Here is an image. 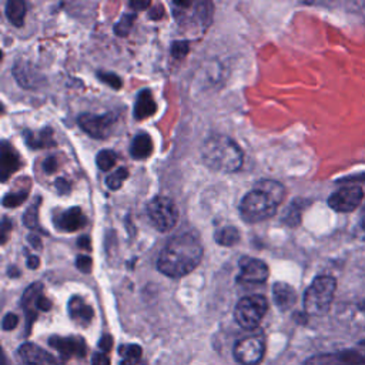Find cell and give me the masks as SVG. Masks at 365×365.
Segmentation results:
<instances>
[{
  "mask_svg": "<svg viewBox=\"0 0 365 365\" xmlns=\"http://www.w3.org/2000/svg\"><path fill=\"white\" fill-rule=\"evenodd\" d=\"M202 258V245L191 234L170 240L158 255L157 268L167 277L180 278L190 274Z\"/></svg>",
  "mask_w": 365,
  "mask_h": 365,
  "instance_id": "6da1fadb",
  "label": "cell"
},
{
  "mask_svg": "<svg viewBox=\"0 0 365 365\" xmlns=\"http://www.w3.org/2000/svg\"><path fill=\"white\" fill-rule=\"evenodd\" d=\"M284 195L285 190L279 182L272 180L259 181L242 197L240 202V214L247 222L268 220L277 212Z\"/></svg>",
  "mask_w": 365,
  "mask_h": 365,
  "instance_id": "7a4b0ae2",
  "label": "cell"
},
{
  "mask_svg": "<svg viewBox=\"0 0 365 365\" xmlns=\"http://www.w3.org/2000/svg\"><path fill=\"white\" fill-rule=\"evenodd\" d=\"M201 157L207 167L221 173H235L242 165V151L240 145L227 135H211L201 147Z\"/></svg>",
  "mask_w": 365,
  "mask_h": 365,
  "instance_id": "3957f363",
  "label": "cell"
},
{
  "mask_svg": "<svg viewBox=\"0 0 365 365\" xmlns=\"http://www.w3.org/2000/svg\"><path fill=\"white\" fill-rule=\"evenodd\" d=\"M336 289V281L331 275L317 277L304 294V309L309 315H324L328 312L334 294Z\"/></svg>",
  "mask_w": 365,
  "mask_h": 365,
  "instance_id": "277c9868",
  "label": "cell"
},
{
  "mask_svg": "<svg viewBox=\"0 0 365 365\" xmlns=\"http://www.w3.org/2000/svg\"><path fill=\"white\" fill-rule=\"evenodd\" d=\"M267 309L268 301L264 295H248L237 302L234 308V318L244 329H254L262 321Z\"/></svg>",
  "mask_w": 365,
  "mask_h": 365,
  "instance_id": "5b68a950",
  "label": "cell"
},
{
  "mask_svg": "<svg viewBox=\"0 0 365 365\" xmlns=\"http://www.w3.org/2000/svg\"><path fill=\"white\" fill-rule=\"evenodd\" d=\"M147 215L150 222L161 232L171 231L178 222V208L175 202L167 197H154L147 204Z\"/></svg>",
  "mask_w": 365,
  "mask_h": 365,
  "instance_id": "8992f818",
  "label": "cell"
},
{
  "mask_svg": "<svg viewBox=\"0 0 365 365\" xmlns=\"http://www.w3.org/2000/svg\"><path fill=\"white\" fill-rule=\"evenodd\" d=\"M234 358L241 365H258L265 354V345L259 335L240 339L232 349Z\"/></svg>",
  "mask_w": 365,
  "mask_h": 365,
  "instance_id": "52a82bcc",
  "label": "cell"
},
{
  "mask_svg": "<svg viewBox=\"0 0 365 365\" xmlns=\"http://www.w3.org/2000/svg\"><path fill=\"white\" fill-rule=\"evenodd\" d=\"M19 365H63L60 359L36 344L26 342L16 352Z\"/></svg>",
  "mask_w": 365,
  "mask_h": 365,
  "instance_id": "ba28073f",
  "label": "cell"
},
{
  "mask_svg": "<svg viewBox=\"0 0 365 365\" xmlns=\"http://www.w3.org/2000/svg\"><path fill=\"white\" fill-rule=\"evenodd\" d=\"M364 197V192L356 185L342 187L338 191L332 192L328 198V205L336 212H349L358 208Z\"/></svg>",
  "mask_w": 365,
  "mask_h": 365,
  "instance_id": "9c48e42d",
  "label": "cell"
},
{
  "mask_svg": "<svg viewBox=\"0 0 365 365\" xmlns=\"http://www.w3.org/2000/svg\"><path fill=\"white\" fill-rule=\"evenodd\" d=\"M238 282L241 284H262L268 278V267L264 261L251 257H242L240 259Z\"/></svg>",
  "mask_w": 365,
  "mask_h": 365,
  "instance_id": "30bf717a",
  "label": "cell"
},
{
  "mask_svg": "<svg viewBox=\"0 0 365 365\" xmlns=\"http://www.w3.org/2000/svg\"><path fill=\"white\" fill-rule=\"evenodd\" d=\"M115 117L113 114H81L78 117V124L88 135L94 138H106L114 125Z\"/></svg>",
  "mask_w": 365,
  "mask_h": 365,
  "instance_id": "8fae6325",
  "label": "cell"
},
{
  "mask_svg": "<svg viewBox=\"0 0 365 365\" xmlns=\"http://www.w3.org/2000/svg\"><path fill=\"white\" fill-rule=\"evenodd\" d=\"M305 365H365V352L342 351L318 355L308 359Z\"/></svg>",
  "mask_w": 365,
  "mask_h": 365,
  "instance_id": "7c38bea8",
  "label": "cell"
},
{
  "mask_svg": "<svg viewBox=\"0 0 365 365\" xmlns=\"http://www.w3.org/2000/svg\"><path fill=\"white\" fill-rule=\"evenodd\" d=\"M51 348H54L63 358H83L86 355V344L78 336H51L48 339Z\"/></svg>",
  "mask_w": 365,
  "mask_h": 365,
  "instance_id": "4fadbf2b",
  "label": "cell"
},
{
  "mask_svg": "<svg viewBox=\"0 0 365 365\" xmlns=\"http://www.w3.org/2000/svg\"><path fill=\"white\" fill-rule=\"evenodd\" d=\"M54 224L63 231H76L87 224V218L80 207H71L54 218Z\"/></svg>",
  "mask_w": 365,
  "mask_h": 365,
  "instance_id": "5bb4252c",
  "label": "cell"
},
{
  "mask_svg": "<svg viewBox=\"0 0 365 365\" xmlns=\"http://www.w3.org/2000/svg\"><path fill=\"white\" fill-rule=\"evenodd\" d=\"M68 315L73 321H76L80 325H88L93 319V308L81 298V297H73L67 304Z\"/></svg>",
  "mask_w": 365,
  "mask_h": 365,
  "instance_id": "9a60e30c",
  "label": "cell"
},
{
  "mask_svg": "<svg viewBox=\"0 0 365 365\" xmlns=\"http://www.w3.org/2000/svg\"><path fill=\"white\" fill-rule=\"evenodd\" d=\"M272 297H274L275 305L281 311L289 309L295 304V301H297L295 289L291 285L285 284V282H277L272 287Z\"/></svg>",
  "mask_w": 365,
  "mask_h": 365,
  "instance_id": "2e32d148",
  "label": "cell"
},
{
  "mask_svg": "<svg viewBox=\"0 0 365 365\" xmlns=\"http://www.w3.org/2000/svg\"><path fill=\"white\" fill-rule=\"evenodd\" d=\"M20 158L19 154L14 151L11 145H9L7 141L1 143V180L6 181L10 174L19 170L20 167Z\"/></svg>",
  "mask_w": 365,
  "mask_h": 365,
  "instance_id": "e0dca14e",
  "label": "cell"
},
{
  "mask_svg": "<svg viewBox=\"0 0 365 365\" xmlns=\"http://www.w3.org/2000/svg\"><path fill=\"white\" fill-rule=\"evenodd\" d=\"M41 284H31L21 297V307L26 309L30 321L36 317V312L38 311V299L41 297Z\"/></svg>",
  "mask_w": 365,
  "mask_h": 365,
  "instance_id": "ac0fdd59",
  "label": "cell"
},
{
  "mask_svg": "<svg viewBox=\"0 0 365 365\" xmlns=\"http://www.w3.org/2000/svg\"><path fill=\"white\" fill-rule=\"evenodd\" d=\"M155 110H157V104H155L150 90L140 91V94L137 96L135 107H134V117L137 120H143L148 115H153L155 113Z\"/></svg>",
  "mask_w": 365,
  "mask_h": 365,
  "instance_id": "d6986e66",
  "label": "cell"
},
{
  "mask_svg": "<svg viewBox=\"0 0 365 365\" xmlns=\"http://www.w3.org/2000/svg\"><path fill=\"white\" fill-rule=\"evenodd\" d=\"M153 150V141L148 134H138L134 137L130 153L135 160H144L151 154Z\"/></svg>",
  "mask_w": 365,
  "mask_h": 365,
  "instance_id": "ffe728a7",
  "label": "cell"
},
{
  "mask_svg": "<svg viewBox=\"0 0 365 365\" xmlns=\"http://www.w3.org/2000/svg\"><path fill=\"white\" fill-rule=\"evenodd\" d=\"M6 16L10 23L20 27L26 17V3L23 0H10L6 4Z\"/></svg>",
  "mask_w": 365,
  "mask_h": 365,
  "instance_id": "44dd1931",
  "label": "cell"
},
{
  "mask_svg": "<svg viewBox=\"0 0 365 365\" xmlns=\"http://www.w3.org/2000/svg\"><path fill=\"white\" fill-rule=\"evenodd\" d=\"M26 141L33 148H41V147H48L56 144L51 137L50 128H43L38 133H26Z\"/></svg>",
  "mask_w": 365,
  "mask_h": 365,
  "instance_id": "7402d4cb",
  "label": "cell"
},
{
  "mask_svg": "<svg viewBox=\"0 0 365 365\" xmlns=\"http://www.w3.org/2000/svg\"><path fill=\"white\" fill-rule=\"evenodd\" d=\"M214 238L222 247H232L240 241V232L235 227H222L214 234Z\"/></svg>",
  "mask_w": 365,
  "mask_h": 365,
  "instance_id": "603a6c76",
  "label": "cell"
},
{
  "mask_svg": "<svg viewBox=\"0 0 365 365\" xmlns=\"http://www.w3.org/2000/svg\"><path fill=\"white\" fill-rule=\"evenodd\" d=\"M118 352L121 355L120 365H138V362L141 359V354H143L141 348L134 344L120 346Z\"/></svg>",
  "mask_w": 365,
  "mask_h": 365,
  "instance_id": "cb8c5ba5",
  "label": "cell"
},
{
  "mask_svg": "<svg viewBox=\"0 0 365 365\" xmlns=\"http://www.w3.org/2000/svg\"><path fill=\"white\" fill-rule=\"evenodd\" d=\"M24 225L29 227L30 230H36V231H41V225L38 222V201L36 204H31L27 211L24 212L23 217Z\"/></svg>",
  "mask_w": 365,
  "mask_h": 365,
  "instance_id": "d4e9b609",
  "label": "cell"
},
{
  "mask_svg": "<svg viewBox=\"0 0 365 365\" xmlns=\"http://www.w3.org/2000/svg\"><path fill=\"white\" fill-rule=\"evenodd\" d=\"M115 153L113 150H103L97 154L96 157V164L101 171H108L113 168L114 163H115Z\"/></svg>",
  "mask_w": 365,
  "mask_h": 365,
  "instance_id": "484cf974",
  "label": "cell"
},
{
  "mask_svg": "<svg viewBox=\"0 0 365 365\" xmlns=\"http://www.w3.org/2000/svg\"><path fill=\"white\" fill-rule=\"evenodd\" d=\"M128 177V170L124 168V167H120L118 170L113 171L110 175H107L106 178V185L110 188V190H118L124 180Z\"/></svg>",
  "mask_w": 365,
  "mask_h": 365,
  "instance_id": "4316f807",
  "label": "cell"
},
{
  "mask_svg": "<svg viewBox=\"0 0 365 365\" xmlns=\"http://www.w3.org/2000/svg\"><path fill=\"white\" fill-rule=\"evenodd\" d=\"M135 20V14H125L121 17V20L115 24L114 30L118 36H127L130 29L133 27V23Z\"/></svg>",
  "mask_w": 365,
  "mask_h": 365,
  "instance_id": "83f0119b",
  "label": "cell"
},
{
  "mask_svg": "<svg viewBox=\"0 0 365 365\" xmlns=\"http://www.w3.org/2000/svg\"><path fill=\"white\" fill-rule=\"evenodd\" d=\"M27 198V192L26 191H20V192H9L3 197V205L10 208V207H19L24 200Z\"/></svg>",
  "mask_w": 365,
  "mask_h": 365,
  "instance_id": "f1b7e54d",
  "label": "cell"
},
{
  "mask_svg": "<svg viewBox=\"0 0 365 365\" xmlns=\"http://www.w3.org/2000/svg\"><path fill=\"white\" fill-rule=\"evenodd\" d=\"M98 77L101 78V81L107 83L110 87L113 88H120L121 87V80L118 76L113 74V73H98Z\"/></svg>",
  "mask_w": 365,
  "mask_h": 365,
  "instance_id": "f546056e",
  "label": "cell"
},
{
  "mask_svg": "<svg viewBox=\"0 0 365 365\" xmlns=\"http://www.w3.org/2000/svg\"><path fill=\"white\" fill-rule=\"evenodd\" d=\"M19 324V317L13 312H9L3 317V322H1V327L4 331H10V329H14Z\"/></svg>",
  "mask_w": 365,
  "mask_h": 365,
  "instance_id": "4dcf8cb0",
  "label": "cell"
},
{
  "mask_svg": "<svg viewBox=\"0 0 365 365\" xmlns=\"http://www.w3.org/2000/svg\"><path fill=\"white\" fill-rule=\"evenodd\" d=\"M91 258L87 257V255H78L77 259H76V267L81 271V272H90L91 271Z\"/></svg>",
  "mask_w": 365,
  "mask_h": 365,
  "instance_id": "1f68e13d",
  "label": "cell"
},
{
  "mask_svg": "<svg viewBox=\"0 0 365 365\" xmlns=\"http://www.w3.org/2000/svg\"><path fill=\"white\" fill-rule=\"evenodd\" d=\"M171 50H173L174 57L181 58V57H184V56L187 54V51H188V43H187V41H174Z\"/></svg>",
  "mask_w": 365,
  "mask_h": 365,
  "instance_id": "d6a6232c",
  "label": "cell"
},
{
  "mask_svg": "<svg viewBox=\"0 0 365 365\" xmlns=\"http://www.w3.org/2000/svg\"><path fill=\"white\" fill-rule=\"evenodd\" d=\"M56 167H57V160L54 157H48L43 161V170L46 173H53L56 170Z\"/></svg>",
  "mask_w": 365,
  "mask_h": 365,
  "instance_id": "836d02e7",
  "label": "cell"
},
{
  "mask_svg": "<svg viewBox=\"0 0 365 365\" xmlns=\"http://www.w3.org/2000/svg\"><path fill=\"white\" fill-rule=\"evenodd\" d=\"M93 365H110V361L106 354L98 352V354H94L93 356Z\"/></svg>",
  "mask_w": 365,
  "mask_h": 365,
  "instance_id": "e575fe53",
  "label": "cell"
},
{
  "mask_svg": "<svg viewBox=\"0 0 365 365\" xmlns=\"http://www.w3.org/2000/svg\"><path fill=\"white\" fill-rule=\"evenodd\" d=\"M111 345H113V339H111L110 335H104V336L100 339V342H98V346H100L101 351H104V352L110 351Z\"/></svg>",
  "mask_w": 365,
  "mask_h": 365,
  "instance_id": "d590c367",
  "label": "cell"
},
{
  "mask_svg": "<svg viewBox=\"0 0 365 365\" xmlns=\"http://www.w3.org/2000/svg\"><path fill=\"white\" fill-rule=\"evenodd\" d=\"M56 187H57V190H58L60 192H67V191L70 190L68 182H67L64 178H58V180L56 181Z\"/></svg>",
  "mask_w": 365,
  "mask_h": 365,
  "instance_id": "8d00e7d4",
  "label": "cell"
},
{
  "mask_svg": "<svg viewBox=\"0 0 365 365\" xmlns=\"http://www.w3.org/2000/svg\"><path fill=\"white\" fill-rule=\"evenodd\" d=\"M38 265H40V259H38L37 255H30L27 258V267L30 269H36V268H38Z\"/></svg>",
  "mask_w": 365,
  "mask_h": 365,
  "instance_id": "74e56055",
  "label": "cell"
},
{
  "mask_svg": "<svg viewBox=\"0 0 365 365\" xmlns=\"http://www.w3.org/2000/svg\"><path fill=\"white\" fill-rule=\"evenodd\" d=\"M78 247H80V248H83V250H86V251H90L91 245H90V240H88V237H87V235H84V237L78 238Z\"/></svg>",
  "mask_w": 365,
  "mask_h": 365,
  "instance_id": "f35d334b",
  "label": "cell"
},
{
  "mask_svg": "<svg viewBox=\"0 0 365 365\" xmlns=\"http://www.w3.org/2000/svg\"><path fill=\"white\" fill-rule=\"evenodd\" d=\"M10 222H9V220L7 218H3V222H1V231H3V234H1V241L4 242L6 241V232L10 230Z\"/></svg>",
  "mask_w": 365,
  "mask_h": 365,
  "instance_id": "ab89813d",
  "label": "cell"
},
{
  "mask_svg": "<svg viewBox=\"0 0 365 365\" xmlns=\"http://www.w3.org/2000/svg\"><path fill=\"white\" fill-rule=\"evenodd\" d=\"M128 6L130 7H133V9H144V7H148V3L147 1H130L128 3Z\"/></svg>",
  "mask_w": 365,
  "mask_h": 365,
  "instance_id": "60d3db41",
  "label": "cell"
},
{
  "mask_svg": "<svg viewBox=\"0 0 365 365\" xmlns=\"http://www.w3.org/2000/svg\"><path fill=\"white\" fill-rule=\"evenodd\" d=\"M29 241L33 247L36 248H41V242H40V238L37 235H29Z\"/></svg>",
  "mask_w": 365,
  "mask_h": 365,
  "instance_id": "b9f144b4",
  "label": "cell"
},
{
  "mask_svg": "<svg viewBox=\"0 0 365 365\" xmlns=\"http://www.w3.org/2000/svg\"><path fill=\"white\" fill-rule=\"evenodd\" d=\"M151 11H154V13H150V17H151V19H154V20H155V19H160V17L163 16V9H161V7H158V6H157V7H154Z\"/></svg>",
  "mask_w": 365,
  "mask_h": 365,
  "instance_id": "7bdbcfd3",
  "label": "cell"
},
{
  "mask_svg": "<svg viewBox=\"0 0 365 365\" xmlns=\"http://www.w3.org/2000/svg\"><path fill=\"white\" fill-rule=\"evenodd\" d=\"M361 227L365 230V208L362 210V214H361Z\"/></svg>",
  "mask_w": 365,
  "mask_h": 365,
  "instance_id": "ee69618b",
  "label": "cell"
},
{
  "mask_svg": "<svg viewBox=\"0 0 365 365\" xmlns=\"http://www.w3.org/2000/svg\"><path fill=\"white\" fill-rule=\"evenodd\" d=\"M1 365H7V362H6V356H3V361H1Z\"/></svg>",
  "mask_w": 365,
  "mask_h": 365,
  "instance_id": "f6af8a7d",
  "label": "cell"
},
{
  "mask_svg": "<svg viewBox=\"0 0 365 365\" xmlns=\"http://www.w3.org/2000/svg\"><path fill=\"white\" fill-rule=\"evenodd\" d=\"M361 309H362V311H364V312H365V302H364V304H362V308H361Z\"/></svg>",
  "mask_w": 365,
  "mask_h": 365,
  "instance_id": "bcb514c9",
  "label": "cell"
}]
</instances>
